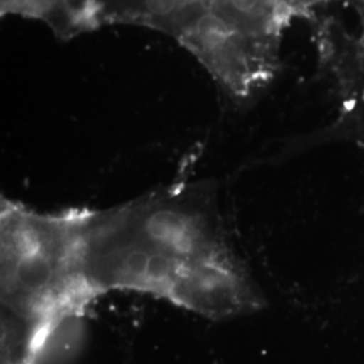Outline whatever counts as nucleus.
I'll return each mask as SVG.
<instances>
[{
  "label": "nucleus",
  "instance_id": "obj_1",
  "mask_svg": "<svg viewBox=\"0 0 364 364\" xmlns=\"http://www.w3.org/2000/svg\"><path fill=\"white\" fill-rule=\"evenodd\" d=\"M78 243L95 299L135 291L212 320L266 305L210 182L176 183L115 207L78 210Z\"/></svg>",
  "mask_w": 364,
  "mask_h": 364
},
{
  "label": "nucleus",
  "instance_id": "obj_2",
  "mask_svg": "<svg viewBox=\"0 0 364 364\" xmlns=\"http://www.w3.org/2000/svg\"><path fill=\"white\" fill-rule=\"evenodd\" d=\"M95 297L85 282L78 210L43 213L1 198L0 302L3 329L31 351Z\"/></svg>",
  "mask_w": 364,
  "mask_h": 364
},
{
  "label": "nucleus",
  "instance_id": "obj_3",
  "mask_svg": "<svg viewBox=\"0 0 364 364\" xmlns=\"http://www.w3.org/2000/svg\"><path fill=\"white\" fill-rule=\"evenodd\" d=\"M195 33L201 42L212 48L232 37L234 30L219 14L205 13L196 21Z\"/></svg>",
  "mask_w": 364,
  "mask_h": 364
},
{
  "label": "nucleus",
  "instance_id": "obj_4",
  "mask_svg": "<svg viewBox=\"0 0 364 364\" xmlns=\"http://www.w3.org/2000/svg\"><path fill=\"white\" fill-rule=\"evenodd\" d=\"M178 0H144L146 10L158 18H165L177 9Z\"/></svg>",
  "mask_w": 364,
  "mask_h": 364
},
{
  "label": "nucleus",
  "instance_id": "obj_5",
  "mask_svg": "<svg viewBox=\"0 0 364 364\" xmlns=\"http://www.w3.org/2000/svg\"><path fill=\"white\" fill-rule=\"evenodd\" d=\"M234 11L242 15H254L258 13L264 0H228Z\"/></svg>",
  "mask_w": 364,
  "mask_h": 364
},
{
  "label": "nucleus",
  "instance_id": "obj_6",
  "mask_svg": "<svg viewBox=\"0 0 364 364\" xmlns=\"http://www.w3.org/2000/svg\"><path fill=\"white\" fill-rule=\"evenodd\" d=\"M178 1H182V3H192V1H196V0H178Z\"/></svg>",
  "mask_w": 364,
  "mask_h": 364
}]
</instances>
